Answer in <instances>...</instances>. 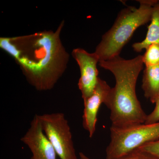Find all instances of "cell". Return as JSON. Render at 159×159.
Segmentation results:
<instances>
[{
  "label": "cell",
  "instance_id": "obj_1",
  "mask_svg": "<svg viewBox=\"0 0 159 159\" xmlns=\"http://www.w3.org/2000/svg\"><path fill=\"white\" fill-rule=\"evenodd\" d=\"M64 24L62 21L55 31L0 38V48L14 58L37 91L52 89L66 70L70 54L60 38Z\"/></svg>",
  "mask_w": 159,
  "mask_h": 159
},
{
  "label": "cell",
  "instance_id": "obj_2",
  "mask_svg": "<svg viewBox=\"0 0 159 159\" xmlns=\"http://www.w3.org/2000/svg\"><path fill=\"white\" fill-rule=\"evenodd\" d=\"M99 64L110 71L116 80L104 104L111 111V126L122 128L145 123L147 115L136 93L137 80L144 65L143 55L128 60L118 56Z\"/></svg>",
  "mask_w": 159,
  "mask_h": 159
},
{
  "label": "cell",
  "instance_id": "obj_3",
  "mask_svg": "<svg viewBox=\"0 0 159 159\" xmlns=\"http://www.w3.org/2000/svg\"><path fill=\"white\" fill-rule=\"evenodd\" d=\"M138 8L128 6L119 12L115 23L102 35L95 53L99 61L119 56L124 46L139 27L150 21L153 6L158 1H139Z\"/></svg>",
  "mask_w": 159,
  "mask_h": 159
},
{
  "label": "cell",
  "instance_id": "obj_4",
  "mask_svg": "<svg viewBox=\"0 0 159 159\" xmlns=\"http://www.w3.org/2000/svg\"><path fill=\"white\" fill-rule=\"evenodd\" d=\"M111 141L106 150V159H117L149 142L159 140V122L128 127L111 126Z\"/></svg>",
  "mask_w": 159,
  "mask_h": 159
},
{
  "label": "cell",
  "instance_id": "obj_5",
  "mask_svg": "<svg viewBox=\"0 0 159 159\" xmlns=\"http://www.w3.org/2000/svg\"><path fill=\"white\" fill-rule=\"evenodd\" d=\"M42 128L61 159H77L70 127L61 112L38 115Z\"/></svg>",
  "mask_w": 159,
  "mask_h": 159
},
{
  "label": "cell",
  "instance_id": "obj_6",
  "mask_svg": "<svg viewBox=\"0 0 159 159\" xmlns=\"http://www.w3.org/2000/svg\"><path fill=\"white\" fill-rule=\"evenodd\" d=\"M72 55L80 70L78 85L82 99L84 100L93 93L99 80L97 66L99 63V57L95 52L89 53L80 48L74 49Z\"/></svg>",
  "mask_w": 159,
  "mask_h": 159
},
{
  "label": "cell",
  "instance_id": "obj_7",
  "mask_svg": "<svg viewBox=\"0 0 159 159\" xmlns=\"http://www.w3.org/2000/svg\"><path fill=\"white\" fill-rule=\"evenodd\" d=\"M20 140L31 150V159H57L55 149L43 130L38 115L34 116Z\"/></svg>",
  "mask_w": 159,
  "mask_h": 159
},
{
  "label": "cell",
  "instance_id": "obj_8",
  "mask_svg": "<svg viewBox=\"0 0 159 159\" xmlns=\"http://www.w3.org/2000/svg\"><path fill=\"white\" fill-rule=\"evenodd\" d=\"M111 88L105 80L99 78L96 88L90 97L84 100L83 126L92 138L96 131L97 115L102 103L105 104Z\"/></svg>",
  "mask_w": 159,
  "mask_h": 159
},
{
  "label": "cell",
  "instance_id": "obj_9",
  "mask_svg": "<svg viewBox=\"0 0 159 159\" xmlns=\"http://www.w3.org/2000/svg\"><path fill=\"white\" fill-rule=\"evenodd\" d=\"M142 88L145 97L155 103L159 98V65L145 67Z\"/></svg>",
  "mask_w": 159,
  "mask_h": 159
},
{
  "label": "cell",
  "instance_id": "obj_10",
  "mask_svg": "<svg viewBox=\"0 0 159 159\" xmlns=\"http://www.w3.org/2000/svg\"><path fill=\"white\" fill-rule=\"evenodd\" d=\"M152 44L159 45V1L153 6L150 24L145 39L133 44L132 47L134 51L140 52Z\"/></svg>",
  "mask_w": 159,
  "mask_h": 159
},
{
  "label": "cell",
  "instance_id": "obj_11",
  "mask_svg": "<svg viewBox=\"0 0 159 159\" xmlns=\"http://www.w3.org/2000/svg\"><path fill=\"white\" fill-rule=\"evenodd\" d=\"M143 55V61L145 67L159 65V45L152 44L148 46Z\"/></svg>",
  "mask_w": 159,
  "mask_h": 159
},
{
  "label": "cell",
  "instance_id": "obj_12",
  "mask_svg": "<svg viewBox=\"0 0 159 159\" xmlns=\"http://www.w3.org/2000/svg\"><path fill=\"white\" fill-rule=\"evenodd\" d=\"M80 159H92L82 152L79 153ZM117 159H159L153 155L145 151L136 149L128 154Z\"/></svg>",
  "mask_w": 159,
  "mask_h": 159
},
{
  "label": "cell",
  "instance_id": "obj_13",
  "mask_svg": "<svg viewBox=\"0 0 159 159\" xmlns=\"http://www.w3.org/2000/svg\"><path fill=\"white\" fill-rule=\"evenodd\" d=\"M137 149L151 154L159 158V140L145 144Z\"/></svg>",
  "mask_w": 159,
  "mask_h": 159
},
{
  "label": "cell",
  "instance_id": "obj_14",
  "mask_svg": "<svg viewBox=\"0 0 159 159\" xmlns=\"http://www.w3.org/2000/svg\"><path fill=\"white\" fill-rule=\"evenodd\" d=\"M155 104V107L153 111L147 115L145 124H154L159 122V98L157 99Z\"/></svg>",
  "mask_w": 159,
  "mask_h": 159
}]
</instances>
